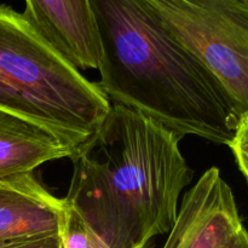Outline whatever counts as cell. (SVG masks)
<instances>
[{
    "label": "cell",
    "instance_id": "cell-1",
    "mask_svg": "<svg viewBox=\"0 0 248 248\" xmlns=\"http://www.w3.org/2000/svg\"><path fill=\"white\" fill-rule=\"evenodd\" d=\"M181 140L144 114L111 104L69 157L65 203L110 248H147L170 232L182 191L193 179Z\"/></svg>",
    "mask_w": 248,
    "mask_h": 248
},
{
    "label": "cell",
    "instance_id": "cell-2",
    "mask_svg": "<svg viewBox=\"0 0 248 248\" xmlns=\"http://www.w3.org/2000/svg\"><path fill=\"white\" fill-rule=\"evenodd\" d=\"M98 36V89L184 136L229 145L239 118L212 75L143 0H90Z\"/></svg>",
    "mask_w": 248,
    "mask_h": 248
},
{
    "label": "cell",
    "instance_id": "cell-3",
    "mask_svg": "<svg viewBox=\"0 0 248 248\" xmlns=\"http://www.w3.org/2000/svg\"><path fill=\"white\" fill-rule=\"evenodd\" d=\"M111 103L21 12L0 4V110L47 128L77 149Z\"/></svg>",
    "mask_w": 248,
    "mask_h": 248
},
{
    "label": "cell",
    "instance_id": "cell-4",
    "mask_svg": "<svg viewBox=\"0 0 248 248\" xmlns=\"http://www.w3.org/2000/svg\"><path fill=\"white\" fill-rule=\"evenodd\" d=\"M212 75L239 120L248 115L247 0H143Z\"/></svg>",
    "mask_w": 248,
    "mask_h": 248
},
{
    "label": "cell",
    "instance_id": "cell-5",
    "mask_svg": "<svg viewBox=\"0 0 248 248\" xmlns=\"http://www.w3.org/2000/svg\"><path fill=\"white\" fill-rule=\"evenodd\" d=\"M244 228L232 190L211 167L182 199L162 248H228Z\"/></svg>",
    "mask_w": 248,
    "mask_h": 248
},
{
    "label": "cell",
    "instance_id": "cell-6",
    "mask_svg": "<svg viewBox=\"0 0 248 248\" xmlns=\"http://www.w3.org/2000/svg\"><path fill=\"white\" fill-rule=\"evenodd\" d=\"M23 15L79 70L98 68V36L90 0H24Z\"/></svg>",
    "mask_w": 248,
    "mask_h": 248
},
{
    "label": "cell",
    "instance_id": "cell-7",
    "mask_svg": "<svg viewBox=\"0 0 248 248\" xmlns=\"http://www.w3.org/2000/svg\"><path fill=\"white\" fill-rule=\"evenodd\" d=\"M65 212L64 199L46 190L34 172L0 181V242L61 234Z\"/></svg>",
    "mask_w": 248,
    "mask_h": 248
},
{
    "label": "cell",
    "instance_id": "cell-8",
    "mask_svg": "<svg viewBox=\"0 0 248 248\" xmlns=\"http://www.w3.org/2000/svg\"><path fill=\"white\" fill-rule=\"evenodd\" d=\"M72 147L47 128L0 110V181L70 157Z\"/></svg>",
    "mask_w": 248,
    "mask_h": 248
},
{
    "label": "cell",
    "instance_id": "cell-9",
    "mask_svg": "<svg viewBox=\"0 0 248 248\" xmlns=\"http://www.w3.org/2000/svg\"><path fill=\"white\" fill-rule=\"evenodd\" d=\"M61 240L62 248H110L68 206L64 223L61 229Z\"/></svg>",
    "mask_w": 248,
    "mask_h": 248
},
{
    "label": "cell",
    "instance_id": "cell-10",
    "mask_svg": "<svg viewBox=\"0 0 248 248\" xmlns=\"http://www.w3.org/2000/svg\"><path fill=\"white\" fill-rule=\"evenodd\" d=\"M229 147L248 183V115L240 119Z\"/></svg>",
    "mask_w": 248,
    "mask_h": 248
},
{
    "label": "cell",
    "instance_id": "cell-11",
    "mask_svg": "<svg viewBox=\"0 0 248 248\" xmlns=\"http://www.w3.org/2000/svg\"><path fill=\"white\" fill-rule=\"evenodd\" d=\"M0 248H62L61 234L40 235L0 242Z\"/></svg>",
    "mask_w": 248,
    "mask_h": 248
},
{
    "label": "cell",
    "instance_id": "cell-12",
    "mask_svg": "<svg viewBox=\"0 0 248 248\" xmlns=\"http://www.w3.org/2000/svg\"><path fill=\"white\" fill-rule=\"evenodd\" d=\"M228 248H248V232L242 229L240 234L235 237L234 241L228 246Z\"/></svg>",
    "mask_w": 248,
    "mask_h": 248
},
{
    "label": "cell",
    "instance_id": "cell-13",
    "mask_svg": "<svg viewBox=\"0 0 248 248\" xmlns=\"http://www.w3.org/2000/svg\"><path fill=\"white\" fill-rule=\"evenodd\" d=\"M247 1H248V0H247Z\"/></svg>",
    "mask_w": 248,
    "mask_h": 248
}]
</instances>
